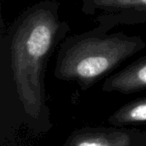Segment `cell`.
Wrapping results in <instances>:
<instances>
[{
  "instance_id": "6da1fadb",
  "label": "cell",
  "mask_w": 146,
  "mask_h": 146,
  "mask_svg": "<svg viewBox=\"0 0 146 146\" xmlns=\"http://www.w3.org/2000/svg\"><path fill=\"white\" fill-rule=\"evenodd\" d=\"M69 31L59 17V3L43 0L29 6L9 29L13 81L25 108L36 111L45 98V70L50 56Z\"/></svg>"
},
{
  "instance_id": "7a4b0ae2",
  "label": "cell",
  "mask_w": 146,
  "mask_h": 146,
  "mask_svg": "<svg viewBox=\"0 0 146 146\" xmlns=\"http://www.w3.org/2000/svg\"><path fill=\"white\" fill-rule=\"evenodd\" d=\"M140 36L110 33L100 27L69 36L57 52L54 76L88 90L121 63L145 49Z\"/></svg>"
},
{
  "instance_id": "3957f363",
  "label": "cell",
  "mask_w": 146,
  "mask_h": 146,
  "mask_svg": "<svg viewBox=\"0 0 146 146\" xmlns=\"http://www.w3.org/2000/svg\"><path fill=\"white\" fill-rule=\"evenodd\" d=\"M101 89L105 92H120L123 94L146 90V56L108 76L104 80Z\"/></svg>"
},
{
  "instance_id": "277c9868",
  "label": "cell",
  "mask_w": 146,
  "mask_h": 146,
  "mask_svg": "<svg viewBox=\"0 0 146 146\" xmlns=\"http://www.w3.org/2000/svg\"><path fill=\"white\" fill-rule=\"evenodd\" d=\"M81 11L94 16L102 13L146 10V0H81Z\"/></svg>"
},
{
  "instance_id": "5b68a950",
  "label": "cell",
  "mask_w": 146,
  "mask_h": 146,
  "mask_svg": "<svg viewBox=\"0 0 146 146\" xmlns=\"http://www.w3.org/2000/svg\"><path fill=\"white\" fill-rule=\"evenodd\" d=\"M117 117L127 121H146V97L127 104L118 113Z\"/></svg>"
},
{
  "instance_id": "8992f818",
  "label": "cell",
  "mask_w": 146,
  "mask_h": 146,
  "mask_svg": "<svg viewBox=\"0 0 146 146\" xmlns=\"http://www.w3.org/2000/svg\"><path fill=\"white\" fill-rule=\"evenodd\" d=\"M78 146H107L105 144L99 143V142H92V141H83L78 144Z\"/></svg>"
}]
</instances>
